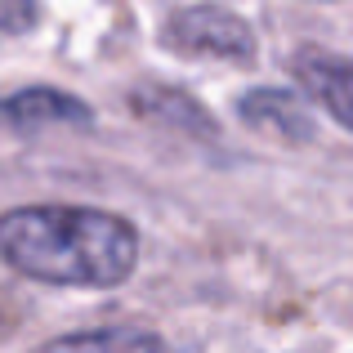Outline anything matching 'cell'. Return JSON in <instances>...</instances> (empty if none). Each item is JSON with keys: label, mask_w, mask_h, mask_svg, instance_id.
<instances>
[{"label": "cell", "mask_w": 353, "mask_h": 353, "mask_svg": "<svg viewBox=\"0 0 353 353\" xmlns=\"http://www.w3.org/2000/svg\"><path fill=\"white\" fill-rule=\"evenodd\" d=\"M165 45L183 54H215V59L250 63L255 59V32L250 23H241L233 9L219 5H192L179 9L165 27Z\"/></svg>", "instance_id": "cell-2"}, {"label": "cell", "mask_w": 353, "mask_h": 353, "mask_svg": "<svg viewBox=\"0 0 353 353\" xmlns=\"http://www.w3.org/2000/svg\"><path fill=\"white\" fill-rule=\"evenodd\" d=\"M139 228L94 206H18L0 215V259L50 286L112 291L139 268Z\"/></svg>", "instance_id": "cell-1"}, {"label": "cell", "mask_w": 353, "mask_h": 353, "mask_svg": "<svg viewBox=\"0 0 353 353\" xmlns=\"http://www.w3.org/2000/svg\"><path fill=\"white\" fill-rule=\"evenodd\" d=\"M237 117L246 121L250 130H264V134L286 139V143H309L313 139L309 108L295 94H286V90H250V94H241Z\"/></svg>", "instance_id": "cell-5"}, {"label": "cell", "mask_w": 353, "mask_h": 353, "mask_svg": "<svg viewBox=\"0 0 353 353\" xmlns=\"http://www.w3.org/2000/svg\"><path fill=\"white\" fill-rule=\"evenodd\" d=\"M36 18H41V5H36V0H0V32H9V36L32 32Z\"/></svg>", "instance_id": "cell-8"}, {"label": "cell", "mask_w": 353, "mask_h": 353, "mask_svg": "<svg viewBox=\"0 0 353 353\" xmlns=\"http://www.w3.org/2000/svg\"><path fill=\"white\" fill-rule=\"evenodd\" d=\"M291 68H295V81L327 108V117L353 134V59L304 45V50H295Z\"/></svg>", "instance_id": "cell-3"}, {"label": "cell", "mask_w": 353, "mask_h": 353, "mask_svg": "<svg viewBox=\"0 0 353 353\" xmlns=\"http://www.w3.org/2000/svg\"><path fill=\"white\" fill-rule=\"evenodd\" d=\"M50 349H161V336L139 327H112V331H72L50 340Z\"/></svg>", "instance_id": "cell-7"}, {"label": "cell", "mask_w": 353, "mask_h": 353, "mask_svg": "<svg viewBox=\"0 0 353 353\" xmlns=\"http://www.w3.org/2000/svg\"><path fill=\"white\" fill-rule=\"evenodd\" d=\"M139 112L148 117H165V121H183V125H192L197 134H215V121H210L206 112L197 108V99L188 94H174V90H143V94H134Z\"/></svg>", "instance_id": "cell-6"}, {"label": "cell", "mask_w": 353, "mask_h": 353, "mask_svg": "<svg viewBox=\"0 0 353 353\" xmlns=\"http://www.w3.org/2000/svg\"><path fill=\"white\" fill-rule=\"evenodd\" d=\"M0 117L18 134H32V130H45V125H90L94 121L85 99L54 90V85H27V90L5 94L0 99Z\"/></svg>", "instance_id": "cell-4"}]
</instances>
